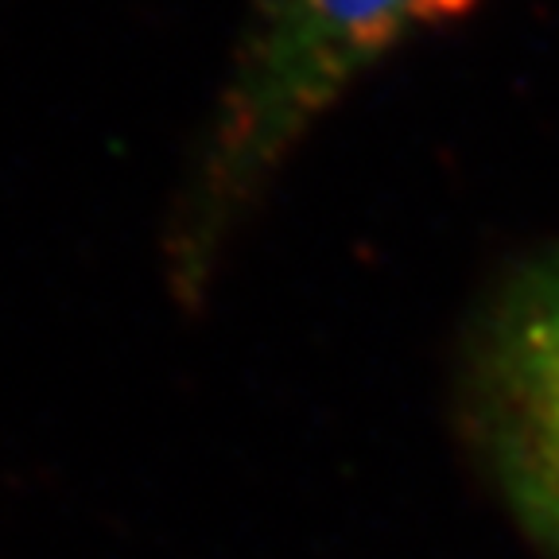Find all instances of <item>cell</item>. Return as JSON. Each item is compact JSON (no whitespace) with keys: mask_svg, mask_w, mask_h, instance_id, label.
<instances>
[{"mask_svg":"<svg viewBox=\"0 0 559 559\" xmlns=\"http://www.w3.org/2000/svg\"><path fill=\"white\" fill-rule=\"evenodd\" d=\"M471 424L521 524L559 548V253L524 264L481 314Z\"/></svg>","mask_w":559,"mask_h":559,"instance_id":"2","label":"cell"},{"mask_svg":"<svg viewBox=\"0 0 559 559\" xmlns=\"http://www.w3.org/2000/svg\"><path fill=\"white\" fill-rule=\"evenodd\" d=\"M474 0H253L164 234L167 288L199 304L280 167L334 105Z\"/></svg>","mask_w":559,"mask_h":559,"instance_id":"1","label":"cell"}]
</instances>
